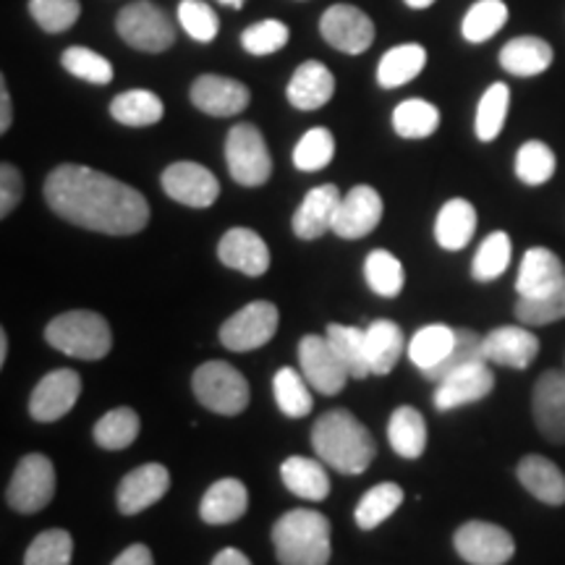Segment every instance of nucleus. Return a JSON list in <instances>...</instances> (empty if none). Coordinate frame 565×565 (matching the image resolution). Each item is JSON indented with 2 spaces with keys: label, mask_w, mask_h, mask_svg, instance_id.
I'll list each match as a JSON object with an SVG mask.
<instances>
[{
  "label": "nucleus",
  "mask_w": 565,
  "mask_h": 565,
  "mask_svg": "<svg viewBox=\"0 0 565 565\" xmlns=\"http://www.w3.org/2000/svg\"><path fill=\"white\" fill-rule=\"evenodd\" d=\"M45 202L66 223L105 236H134L150 223V202L145 194L76 162H63L47 175Z\"/></svg>",
  "instance_id": "obj_1"
},
{
  "label": "nucleus",
  "mask_w": 565,
  "mask_h": 565,
  "mask_svg": "<svg viewBox=\"0 0 565 565\" xmlns=\"http://www.w3.org/2000/svg\"><path fill=\"white\" fill-rule=\"evenodd\" d=\"M312 448L317 458L341 475H364L377 456V443L370 429L345 408L324 412L312 427Z\"/></svg>",
  "instance_id": "obj_2"
},
{
  "label": "nucleus",
  "mask_w": 565,
  "mask_h": 565,
  "mask_svg": "<svg viewBox=\"0 0 565 565\" xmlns=\"http://www.w3.org/2000/svg\"><path fill=\"white\" fill-rule=\"evenodd\" d=\"M270 540L280 565H328L333 555L328 515L312 508L282 513L273 524Z\"/></svg>",
  "instance_id": "obj_3"
},
{
  "label": "nucleus",
  "mask_w": 565,
  "mask_h": 565,
  "mask_svg": "<svg viewBox=\"0 0 565 565\" xmlns=\"http://www.w3.org/2000/svg\"><path fill=\"white\" fill-rule=\"evenodd\" d=\"M45 341L55 351L82 359V362H97V359L108 356L113 349L108 320L97 312H87V309H74V312L53 317L45 328Z\"/></svg>",
  "instance_id": "obj_4"
},
{
  "label": "nucleus",
  "mask_w": 565,
  "mask_h": 565,
  "mask_svg": "<svg viewBox=\"0 0 565 565\" xmlns=\"http://www.w3.org/2000/svg\"><path fill=\"white\" fill-rule=\"evenodd\" d=\"M192 391L207 412L221 416L244 414L252 398L246 377L228 362H204L196 366Z\"/></svg>",
  "instance_id": "obj_5"
},
{
  "label": "nucleus",
  "mask_w": 565,
  "mask_h": 565,
  "mask_svg": "<svg viewBox=\"0 0 565 565\" xmlns=\"http://www.w3.org/2000/svg\"><path fill=\"white\" fill-rule=\"evenodd\" d=\"M225 162H228L231 179L246 189L263 186L273 175L270 150H267L263 131L254 124H238L228 131Z\"/></svg>",
  "instance_id": "obj_6"
},
{
  "label": "nucleus",
  "mask_w": 565,
  "mask_h": 565,
  "mask_svg": "<svg viewBox=\"0 0 565 565\" xmlns=\"http://www.w3.org/2000/svg\"><path fill=\"white\" fill-rule=\"evenodd\" d=\"M55 498V466L47 456L30 454L17 463L11 482L6 487V503L11 511L32 515L45 511Z\"/></svg>",
  "instance_id": "obj_7"
},
{
  "label": "nucleus",
  "mask_w": 565,
  "mask_h": 565,
  "mask_svg": "<svg viewBox=\"0 0 565 565\" xmlns=\"http://www.w3.org/2000/svg\"><path fill=\"white\" fill-rule=\"evenodd\" d=\"M116 30L126 45L141 53H166L175 42L173 21L150 0H137V3L126 6L118 13Z\"/></svg>",
  "instance_id": "obj_8"
},
{
  "label": "nucleus",
  "mask_w": 565,
  "mask_h": 565,
  "mask_svg": "<svg viewBox=\"0 0 565 565\" xmlns=\"http://www.w3.org/2000/svg\"><path fill=\"white\" fill-rule=\"evenodd\" d=\"M454 547L469 565H505L515 555V540L508 529L490 521H466L456 529Z\"/></svg>",
  "instance_id": "obj_9"
},
{
  "label": "nucleus",
  "mask_w": 565,
  "mask_h": 565,
  "mask_svg": "<svg viewBox=\"0 0 565 565\" xmlns=\"http://www.w3.org/2000/svg\"><path fill=\"white\" fill-rule=\"evenodd\" d=\"M278 322L280 312L273 301H252L223 322L221 343L236 353L263 349L278 333Z\"/></svg>",
  "instance_id": "obj_10"
},
{
  "label": "nucleus",
  "mask_w": 565,
  "mask_h": 565,
  "mask_svg": "<svg viewBox=\"0 0 565 565\" xmlns=\"http://www.w3.org/2000/svg\"><path fill=\"white\" fill-rule=\"evenodd\" d=\"M299 366L312 391L338 395L351 380L345 364L338 359L333 345L322 335H303L299 341Z\"/></svg>",
  "instance_id": "obj_11"
},
{
  "label": "nucleus",
  "mask_w": 565,
  "mask_h": 565,
  "mask_svg": "<svg viewBox=\"0 0 565 565\" xmlns=\"http://www.w3.org/2000/svg\"><path fill=\"white\" fill-rule=\"evenodd\" d=\"M162 192L171 196L173 202L186 204V207L204 210L215 204L221 196V183H217L215 173L210 168L200 166V162H173L160 175Z\"/></svg>",
  "instance_id": "obj_12"
},
{
  "label": "nucleus",
  "mask_w": 565,
  "mask_h": 565,
  "mask_svg": "<svg viewBox=\"0 0 565 565\" xmlns=\"http://www.w3.org/2000/svg\"><path fill=\"white\" fill-rule=\"evenodd\" d=\"M320 34L335 51L362 55L374 42V24L362 9L349 3H335L322 13Z\"/></svg>",
  "instance_id": "obj_13"
},
{
  "label": "nucleus",
  "mask_w": 565,
  "mask_h": 565,
  "mask_svg": "<svg viewBox=\"0 0 565 565\" xmlns=\"http://www.w3.org/2000/svg\"><path fill=\"white\" fill-rule=\"evenodd\" d=\"M82 395V377L74 370H53L32 391L30 414L34 422L51 424L66 416Z\"/></svg>",
  "instance_id": "obj_14"
},
{
  "label": "nucleus",
  "mask_w": 565,
  "mask_h": 565,
  "mask_svg": "<svg viewBox=\"0 0 565 565\" xmlns=\"http://www.w3.org/2000/svg\"><path fill=\"white\" fill-rule=\"evenodd\" d=\"M532 416L545 440L565 445V372L547 370L532 391Z\"/></svg>",
  "instance_id": "obj_15"
},
{
  "label": "nucleus",
  "mask_w": 565,
  "mask_h": 565,
  "mask_svg": "<svg viewBox=\"0 0 565 565\" xmlns=\"http://www.w3.org/2000/svg\"><path fill=\"white\" fill-rule=\"evenodd\" d=\"M380 221H383V196L377 194L374 186L362 183V186H353L338 204L333 233L338 238L356 242V238L370 236Z\"/></svg>",
  "instance_id": "obj_16"
},
{
  "label": "nucleus",
  "mask_w": 565,
  "mask_h": 565,
  "mask_svg": "<svg viewBox=\"0 0 565 565\" xmlns=\"http://www.w3.org/2000/svg\"><path fill=\"white\" fill-rule=\"evenodd\" d=\"M171 490V471L162 463H145L121 479L116 492V505L124 515L145 513L147 508L160 503Z\"/></svg>",
  "instance_id": "obj_17"
},
{
  "label": "nucleus",
  "mask_w": 565,
  "mask_h": 565,
  "mask_svg": "<svg viewBox=\"0 0 565 565\" xmlns=\"http://www.w3.org/2000/svg\"><path fill=\"white\" fill-rule=\"evenodd\" d=\"M252 95L244 82L231 79V76L221 74H202L200 79L192 84V105L196 110L207 113L215 118H231L246 110Z\"/></svg>",
  "instance_id": "obj_18"
},
{
  "label": "nucleus",
  "mask_w": 565,
  "mask_h": 565,
  "mask_svg": "<svg viewBox=\"0 0 565 565\" xmlns=\"http://www.w3.org/2000/svg\"><path fill=\"white\" fill-rule=\"evenodd\" d=\"M482 351L487 364L526 370L540 353V338L526 324H503L482 338Z\"/></svg>",
  "instance_id": "obj_19"
},
{
  "label": "nucleus",
  "mask_w": 565,
  "mask_h": 565,
  "mask_svg": "<svg viewBox=\"0 0 565 565\" xmlns=\"http://www.w3.org/2000/svg\"><path fill=\"white\" fill-rule=\"evenodd\" d=\"M494 391V372L492 366L471 364L466 370L450 374L448 380L437 383L435 387V408L437 412H454V408L477 404V401L487 398Z\"/></svg>",
  "instance_id": "obj_20"
},
{
  "label": "nucleus",
  "mask_w": 565,
  "mask_h": 565,
  "mask_svg": "<svg viewBox=\"0 0 565 565\" xmlns=\"http://www.w3.org/2000/svg\"><path fill=\"white\" fill-rule=\"evenodd\" d=\"M565 282V265L555 252L545 246H534L524 254L515 278V294L519 299H542V296L557 291Z\"/></svg>",
  "instance_id": "obj_21"
},
{
  "label": "nucleus",
  "mask_w": 565,
  "mask_h": 565,
  "mask_svg": "<svg viewBox=\"0 0 565 565\" xmlns=\"http://www.w3.org/2000/svg\"><path fill=\"white\" fill-rule=\"evenodd\" d=\"M217 257L231 270L259 278L270 270V249L265 238L252 228H231L217 244Z\"/></svg>",
  "instance_id": "obj_22"
},
{
  "label": "nucleus",
  "mask_w": 565,
  "mask_h": 565,
  "mask_svg": "<svg viewBox=\"0 0 565 565\" xmlns=\"http://www.w3.org/2000/svg\"><path fill=\"white\" fill-rule=\"evenodd\" d=\"M343 194L338 192L335 183H324V186H315L312 192L303 196L299 210L294 212L291 228L303 242H315V238L324 236L333 231V221L338 204H341Z\"/></svg>",
  "instance_id": "obj_23"
},
{
  "label": "nucleus",
  "mask_w": 565,
  "mask_h": 565,
  "mask_svg": "<svg viewBox=\"0 0 565 565\" xmlns=\"http://www.w3.org/2000/svg\"><path fill=\"white\" fill-rule=\"evenodd\" d=\"M335 95V76L324 63L320 61H303L299 68L294 71L291 82L286 87L288 103L296 110H317L328 105Z\"/></svg>",
  "instance_id": "obj_24"
},
{
  "label": "nucleus",
  "mask_w": 565,
  "mask_h": 565,
  "mask_svg": "<svg viewBox=\"0 0 565 565\" xmlns=\"http://www.w3.org/2000/svg\"><path fill=\"white\" fill-rule=\"evenodd\" d=\"M246 508H249V492L242 479H217L215 484L207 487L202 503L200 515L207 526H228L236 524L238 519H244Z\"/></svg>",
  "instance_id": "obj_25"
},
{
  "label": "nucleus",
  "mask_w": 565,
  "mask_h": 565,
  "mask_svg": "<svg viewBox=\"0 0 565 565\" xmlns=\"http://www.w3.org/2000/svg\"><path fill=\"white\" fill-rule=\"evenodd\" d=\"M515 477L532 498L545 505H565V475L561 466L550 461L545 456H524L515 466Z\"/></svg>",
  "instance_id": "obj_26"
},
{
  "label": "nucleus",
  "mask_w": 565,
  "mask_h": 565,
  "mask_svg": "<svg viewBox=\"0 0 565 565\" xmlns=\"http://www.w3.org/2000/svg\"><path fill=\"white\" fill-rule=\"evenodd\" d=\"M366 335V359H370V370L377 377H385L395 370V364L401 362L406 345V335L401 330V324L393 320H374L364 328Z\"/></svg>",
  "instance_id": "obj_27"
},
{
  "label": "nucleus",
  "mask_w": 565,
  "mask_h": 565,
  "mask_svg": "<svg viewBox=\"0 0 565 565\" xmlns=\"http://www.w3.org/2000/svg\"><path fill=\"white\" fill-rule=\"evenodd\" d=\"M477 233V210L469 200H448L437 212L435 242L448 252H461Z\"/></svg>",
  "instance_id": "obj_28"
},
{
  "label": "nucleus",
  "mask_w": 565,
  "mask_h": 565,
  "mask_svg": "<svg viewBox=\"0 0 565 565\" xmlns=\"http://www.w3.org/2000/svg\"><path fill=\"white\" fill-rule=\"evenodd\" d=\"M280 479L288 492L309 503H322L330 494V475L322 461L303 456H291L280 463Z\"/></svg>",
  "instance_id": "obj_29"
},
{
  "label": "nucleus",
  "mask_w": 565,
  "mask_h": 565,
  "mask_svg": "<svg viewBox=\"0 0 565 565\" xmlns=\"http://www.w3.org/2000/svg\"><path fill=\"white\" fill-rule=\"evenodd\" d=\"M553 58V47L542 38H515L505 42L503 51H500V66L508 74L521 76V79L545 74Z\"/></svg>",
  "instance_id": "obj_30"
},
{
  "label": "nucleus",
  "mask_w": 565,
  "mask_h": 565,
  "mask_svg": "<svg viewBox=\"0 0 565 565\" xmlns=\"http://www.w3.org/2000/svg\"><path fill=\"white\" fill-rule=\"evenodd\" d=\"M387 440L401 458L416 461L427 450V422L414 406H398L387 419Z\"/></svg>",
  "instance_id": "obj_31"
},
{
  "label": "nucleus",
  "mask_w": 565,
  "mask_h": 565,
  "mask_svg": "<svg viewBox=\"0 0 565 565\" xmlns=\"http://www.w3.org/2000/svg\"><path fill=\"white\" fill-rule=\"evenodd\" d=\"M424 66H427V51H424L419 42L395 45L383 55V61H380L377 66L380 87L385 89L404 87V84H408L422 74Z\"/></svg>",
  "instance_id": "obj_32"
},
{
  "label": "nucleus",
  "mask_w": 565,
  "mask_h": 565,
  "mask_svg": "<svg viewBox=\"0 0 565 565\" xmlns=\"http://www.w3.org/2000/svg\"><path fill=\"white\" fill-rule=\"evenodd\" d=\"M110 116L121 126H129V129H145V126H154L162 121L166 105L150 89H129L113 97Z\"/></svg>",
  "instance_id": "obj_33"
},
{
  "label": "nucleus",
  "mask_w": 565,
  "mask_h": 565,
  "mask_svg": "<svg viewBox=\"0 0 565 565\" xmlns=\"http://www.w3.org/2000/svg\"><path fill=\"white\" fill-rule=\"evenodd\" d=\"M404 487L395 482H380L374 484L372 490L362 494V500L356 503V511H353V521L362 532H374L380 524H385L391 515L404 505Z\"/></svg>",
  "instance_id": "obj_34"
},
{
  "label": "nucleus",
  "mask_w": 565,
  "mask_h": 565,
  "mask_svg": "<svg viewBox=\"0 0 565 565\" xmlns=\"http://www.w3.org/2000/svg\"><path fill=\"white\" fill-rule=\"evenodd\" d=\"M456 345V328L450 324H427V328L416 330L412 341H408V359L414 366H419L422 372L435 370L437 364H443L448 359V353Z\"/></svg>",
  "instance_id": "obj_35"
},
{
  "label": "nucleus",
  "mask_w": 565,
  "mask_h": 565,
  "mask_svg": "<svg viewBox=\"0 0 565 565\" xmlns=\"http://www.w3.org/2000/svg\"><path fill=\"white\" fill-rule=\"evenodd\" d=\"M307 377L294 366H282V370L275 372L273 380V393L275 404H278L280 414H286L288 419H303V416L312 414V391H309Z\"/></svg>",
  "instance_id": "obj_36"
},
{
  "label": "nucleus",
  "mask_w": 565,
  "mask_h": 565,
  "mask_svg": "<svg viewBox=\"0 0 565 565\" xmlns=\"http://www.w3.org/2000/svg\"><path fill=\"white\" fill-rule=\"evenodd\" d=\"M328 338L333 345L338 359L345 364L351 380H366L372 374L370 359H366V335L362 328H351V324H328Z\"/></svg>",
  "instance_id": "obj_37"
},
{
  "label": "nucleus",
  "mask_w": 565,
  "mask_h": 565,
  "mask_svg": "<svg viewBox=\"0 0 565 565\" xmlns=\"http://www.w3.org/2000/svg\"><path fill=\"white\" fill-rule=\"evenodd\" d=\"M139 414L129 406H118L95 424L92 437H95V443L105 450H126L139 437Z\"/></svg>",
  "instance_id": "obj_38"
},
{
  "label": "nucleus",
  "mask_w": 565,
  "mask_h": 565,
  "mask_svg": "<svg viewBox=\"0 0 565 565\" xmlns=\"http://www.w3.org/2000/svg\"><path fill=\"white\" fill-rule=\"evenodd\" d=\"M440 126V110L437 105L412 97L393 110V129L404 139H427Z\"/></svg>",
  "instance_id": "obj_39"
},
{
  "label": "nucleus",
  "mask_w": 565,
  "mask_h": 565,
  "mask_svg": "<svg viewBox=\"0 0 565 565\" xmlns=\"http://www.w3.org/2000/svg\"><path fill=\"white\" fill-rule=\"evenodd\" d=\"M482 338L484 335H479L477 330L471 328H456V345L454 351L448 353V359H445L443 364H437L435 370L422 372V374L429 380V383H443V380H448L450 374L466 370V366L487 362L482 351Z\"/></svg>",
  "instance_id": "obj_40"
},
{
  "label": "nucleus",
  "mask_w": 565,
  "mask_h": 565,
  "mask_svg": "<svg viewBox=\"0 0 565 565\" xmlns=\"http://www.w3.org/2000/svg\"><path fill=\"white\" fill-rule=\"evenodd\" d=\"M364 278L366 286L372 288V294L383 296V299H395V296L404 291L406 273L395 254L385 249H374L370 252V257H366L364 263Z\"/></svg>",
  "instance_id": "obj_41"
},
{
  "label": "nucleus",
  "mask_w": 565,
  "mask_h": 565,
  "mask_svg": "<svg viewBox=\"0 0 565 565\" xmlns=\"http://www.w3.org/2000/svg\"><path fill=\"white\" fill-rule=\"evenodd\" d=\"M508 105H511V89H508V84H490L477 105L475 131L479 141H494L500 137L508 118Z\"/></svg>",
  "instance_id": "obj_42"
},
{
  "label": "nucleus",
  "mask_w": 565,
  "mask_h": 565,
  "mask_svg": "<svg viewBox=\"0 0 565 565\" xmlns=\"http://www.w3.org/2000/svg\"><path fill=\"white\" fill-rule=\"evenodd\" d=\"M555 152L540 139L524 141L519 147V152H515V175L526 186H542V183H547L555 175Z\"/></svg>",
  "instance_id": "obj_43"
},
{
  "label": "nucleus",
  "mask_w": 565,
  "mask_h": 565,
  "mask_svg": "<svg viewBox=\"0 0 565 565\" xmlns=\"http://www.w3.org/2000/svg\"><path fill=\"white\" fill-rule=\"evenodd\" d=\"M508 21V6L503 0H477L469 11H466L461 34L466 42H487L494 38Z\"/></svg>",
  "instance_id": "obj_44"
},
{
  "label": "nucleus",
  "mask_w": 565,
  "mask_h": 565,
  "mask_svg": "<svg viewBox=\"0 0 565 565\" xmlns=\"http://www.w3.org/2000/svg\"><path fill=\"white\" fill-rule=\"evenodd\" d=\"M511 265V236L505 231H494L479 244L475 254V263H471V275L479 282L498 280L500 275Z\"/></svg>",
  "instance_id": "obj_45"
},
{
  "label": "nucleus",
  "mask_w": 565,
  "mask_h": 565,
  "mask_svg": "<svg viewBox=\"0 0 565 565\" xmlns=\"http://www.w3.org/2000/svg\"><path fill=\"white\" fill-rule=\"evenodd\" d=\"M74 536L66 529H45L32 540L24 553V565H71Z\"/></svg>",
  "instance_id": "obj_46"
},
{
  "label": "nucleus",
  "mask_w": 565,
  "mask_h": 565,
  "mask_svg": "<svg viewBox=\"0 0 565 565\" xmlns=\"http://www.w3.org/2000/svg\"><path fill=\"white\" fill-rule=\"evenodd\" d=\"M333 154H335L333 134L322 129V126H315V129L303 134L299 145H296L294 166L303 173H315V171H322V168H328L330 162H333Z\"/></svg>",
  "instance_id": "obj_47"
},
{
  "label": "nucleus",
  "mask_w": 565,
  "mask_h": 565,
  "mask_svg": "<svg viewBox=\"0 0 565 565\" xmlns=\"http://www.w3.org/2000/svg\"><path fill=\"white\" fill-rule=\"evenodd\" d=\"M61 63L71 76H76V79L87 84H97V87H103V84L113 82L110 61L100 53L89 51V47H79V45L66 47L61 55Z\"/></svg>",
  "instance_id": "obj_48"
},
{
  "label": "nucleus",
  "mask_w": 565,
  "mask_h": 565,
  "mask_svg": "<svg viewBox=\"0 0 565 565\" xmlns=\"http://www.w3.org/2000/svg\"><path fill=\"white\" fill-rule=\"evenodd\" d=\"M513 312L515 320L526 328H545V324L565 320V282L542 299H519Z\"/></svg>",
  "instance_id": "obj_49"
},
{
  "label": "nucleus",
  "mask_w": 565,
  "mask_h": 565,
  "mask_svg": "<svg viewBox=\"0 0 565 565\" xmlns=\"http://www.w3.org/2000/svg\"><path fill=\"white\" fill-rule=\"evenodd\" d=\"M30 13L40 30L61 34L79 21L82 6L79 0H30Z\"/></svg>",
  "instance_id": "obj_50"
},
{
  "label": "nucleus",
  "mask_w": 565,
  "mask_h": 565,
  "mask_svg": "<svg viewBox=\"0 0 565 565\" xmlns=\"http://www.w3.org/2000/svg\"><path fill=\"white\" fill-rule=\"evenodd\" d=\"M288 26L278 19H263L242 32V47L252 55H273L288 45Z\"/></svg>",
  "instance_id": "obj_51"
},
{
  "label": "nucleus",
  "mask_w": 565,
  "mask_h": 565,
  "mask_svg": "<svg viewBox=\"0 0 565 565\" xmlns=\"http://www.w3.org/2000/svg\"><path fill=\"white\" fill-rule=\"evenodd\" d=\"M179 21L183 32L196 42H212L217 38V30H221V21L204 0H181Z\"/></svg>",
  "instance_id": "obj_52"
},
{
  "label": "nucleus",
  "mask_w": 565,
  "mask_h": 565,
  "mask_svg": "<svg viewBox=\"0 0 565 565\" xmlns=\"http://www.w3.org/2000/svg\"><path fill=\"white\" fill-rule=\"evenodd\" d=\"M21 196H24V179L21 171L11 162L0 166V217H9L19 207Z\"/></svg>",
  "instance_id": "obj_53"
},
{
  "label": "nucleus",
  "mask_w": 565,
  "mask_h": 565,
  "mask_svg": "<svg viewBox=\"0 0 565 565\" xmlns=\"http://www.w3.org/2000/svg\"><path fill=\"white\" fill-rule=\"evenodd\" d=\"M110 565H154V557H152L150 547L137 542V545L126 547L121 555H116V561H113Z\"/></svg>",
  "instance_id": "obj_54"
},
{
  "label": "nucleus",
  "mask_w": 565,
  "mask_h": 565,
  "mask_svg": "<svg viewBox=\"0 0 565 565\" xmlns=\"http://www.w3.org/2000/svg\"><path fill=\"white\" fill-rule=\"evenodd\" d=\"M11 121H13L11 95H9V87H6V79H0V134L11 129Z\"/></svg>",
  "instance_id": "obj_55"
},
{
  "label": "nucleus",
  "mask_w": 565,
  "mask_h": 565,
  "mask_svg": "<svg viewBox=\"0 0 565 565\" xmlns=\"http://www.w3.org/2000/svg\"><path fill=\"white\" fill-rule=\"evenodd\" d=\"M210 565H252V561L242 553V550H236V547H223L221 553L212 557Z\"/></svg>",
  "instance_id": "obj_56"
},
{
  "label": "nucleus",
  "mask_w": 565,
  "mask_h": 565,
  "mask_svg": "<svg viewBox=\"0 0 565 565\" xmlns=\"http://www.w3.org/2000/svg\"><path fill=\"white\" fill-rule=\"evenodd\" d=\"M9 362V333L0 330V366Z\"/></svg>",
  "instance_id": "obj_57"
},
{
  "label": "nucleus",
  "mask_w": 565,
  "mask_h": 565,
  "mask_svg": "<svg viewBox=\"0 0 565 565\" xmlns=\"http://www.w3.org/2000/svg\"><path fill=\"white\" fill-rule=\"evenodd\" d=\"M435 0H406V6L408 9H416V11H422V9H429V6H433Z\"/></svg>",
  "instance_id": "obj_58"
},
{
  "label": "nucleus",
  "mask_w": 565,
  "mask_h": 565,
  "mask_svg": "<svg viewBox=\"0 0 565 565\" xmlns=\"http://www.w3.org/2000/svg\"><path fill=\"white\" fill-rule=\"evenodd\" d=\"M223 6H231V9H242L246 0H221Z\"/></svg>",
  "instance_id": "obj_59"
}]
</instances>
